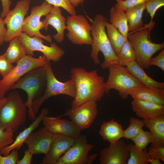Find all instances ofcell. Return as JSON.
<instances>
[{
  "label": "cell",
  "mask_w": 164,
  "mask_h": 164,
  "mask_svg": "<svg viewBox=\"0 0 164 164\" xmlns=\"http://www.w3.org/2000/svg\"><path fill=\"white\" fill-rule=\"evenodd\" d=\"M71 78L75 81L76 94L71 103L72 108L79 106L87 101L101 99L105 93L104 78L97 73L96 69L90 72L83 68H72Z\"/></svg>",
  "instance_id": "1"
},
{
  "label": "cell",
  "mask_w": 164,
  "mask_h": 164,
  "mask_svg": "<svg viewBox=\"0 0 164 164\" xmlns=\"http://www.w3.org/2000/svg\"><path fill=\"white\" fill-rule=\"evenodd\" d=\"M107 19L101 14H97L91 21V35L93 42L90 56L96 64L100 63L98 53L101 51L104 60L101 64L102 68H108L111 65L118 64L123 66L114 52L105 30V22Z\"/></svg>",
  "instance_id": "2"
},
{
  "label": "cell",
  "mask_w": 164,
  "mask_h": 164,
  "mask_svg": "<svg viewBox=\"0 0 164 164\" xmlns=\"http://www.w3.org/2000/svg\"><path fill=\"white\" fill-rule=\"evenodd\" d=\"M155 24L151 20L148 24H144L140 29L128 34L127 39L135 50V60L143 68L148 69L149 62L153 55L163 49L164 43L157 44L152 43L150 39L152 30Z\"/></svg>",
  "instance_id": "3"
},
{
  "label": "cell",
  "mask_w": 164,
  "mask_h": 164,
  "mask_svg": "<svg viewBox=\"0 0 164 164\" xmlns=\"http://www.w3.org/2000/svg\"><path fill=\"white\" fill-rule=\"evenodd\" d=\"M47 84L45 66L35 68L31 70L23 77H21L11 87L10 89H20L25 91L27 100L25 105L28 108L29 119L34 120L36 118L32 109V103L36 98L41 96L46 89Z\"/></svg>",
  "instance_id": "4"
},
{
  "label": "cell",
  "mask_w": 164,
  "mask_h": 164,
  "mask_svg": "<svg viewBox=\"0 0 164 164\" xmlns=\"http://www.w3.org/2000/svg\"><path fill=\"white\" fill-rule=\"evenodd\" d=\"M6 97L7 100L0 111V121L2 126L14 132L24 125L26 117V107L16 91L9 93Z\"/></svg>",
  "instance_id": "5"
},
{
  "label": "cell",
  "mask_w": 164,
  "mask_h": 164,
  "mask_svg": "<svg viewBox=\"0 0 164 164\" xmlns=\"http://www.w3.org/2000/svg\"><path fill=\"white\" fill-rule=\"evenodd\" d=\"M45 66L47 77L46 87L43 94L35 99L32 102V109L35 115L43 102L51 97L65 94L74 98L76 96V85L73 79L71 78L64 82L60 81L54 74L50 61H47Z\"/></svg>",
  "instance_id": "6"
},
{
  "label": "cell",
  "mask_w": 164,
  "mask_h": 164,
  "mask_svg": "<svg viewBox=\"0 0 164 164\" xmlns=\"http://www.w3.org/2000/svg\"><path fill=\"white\" fill-rule=\"evenodd\" d=\"M108 68V79L104 84L106 94L108 93L110 90L114 89L118 91L121 98L125 100L129 95L128 91L130 89L144 85L123 66L114 64Z\"/></svg>",
  "instance_id": "7"
},
{
  "label": "cell",
  "mask_w": 164,
  "mask_h": 164,
  "mask_svg": "<svg viewBox=\"0 0 164 164\" xmlns=\"http://www.w3.org/2000/svg\"><path fill=\"white\" fill-rule=\"evenodd\" d=\"M93 147L88 142L86 136L80 135L56 164H91L98 155L97 153L88 155Z\"/></svg>",
  "instance_id": "8"
},
{
  "label": "cell",
  "mask_w": 164,
  "mask_h": 164,
  "mask_svg": "<svg viewBox=\"0 0 164 164\" xmlns=\"http://www.w3.org/2000/svg\"><path fill=\"white\" fill-rule=\"evenodd\" d=\"M24 46L26 55L34 56V52H41L47 59V61L58 62L63 56L65 51L55 43H51L48 46L43 44V39L36 36L31 37L22 32L18 36Z\"/></svg>",
  "instance_id": "9"
},
{
  "label": "cell",
  "mask_w": 164,
  "mask_h": 164,
  "mask_svg": "<svg viewBox=\"0 0 164 164\" xmlns=\"http://www.w3.org/2000/svg\"><path fill=\"white\" fill-rule=\"evenodd\" d=\"M66 36L73 43L82 45H91L93 42L91 36V25L86 18L80 15H70L66 21Z\"/></svg>",
  "instance_id": "10"
},
{
  "label": "cell",
  "mask_w": 164,
  "mask_h": 164,
  "mask_svg": "<svg viewBox=\"0 0 164 164\" xmlns=\"http://www.w3.org/2000/svg\"><path fill=\"white\" fill-rule=\"evenodd\" d=\"M47 62L43 55L35 58L26 55L16 63V66L7 76L0 80L1 87L5 92L8 91L11 86L23 75L33 69L45 66Z\"/></svg>",
  "instance_id": "11"
},
{
  "label": "cell",
  "mask_w": 164,
  "mask_h": 164,
  "mask_svg": "<svg viewBox=\"0 0 164 164\" xmlns=\"http://www.w3.org/2000/svg\"><path fill=\"white\" fill-rule=\"evenodd\" d=\"M53 6L45 1L41 5L33 6L30 15L25 19L22 28V32L31 37L36 36L41 38L47 42H52L51 36L50 35H44L40 32L42 29L43 22L41 17L46 16L51 11Z\"/></svg>",
  "instance_id": "12"
},
{
  "label": "cell",
  "mask_w": 164,
  "mask_h": 164,
  "mask_svg": "<svg viewBox=\"0 0 164 164\" xmlns=\"http://www.w3.org/2000/svg\"><path fill=\"white\" fill-rule=\"evenodd\" d=\"M30 0H20L13 9L10 10L4 19L7 26L5 42H9L22 32V28L25 16L29 9Z\"/></svg>",
  "instance_id": "13"
},
{
  "label": "cell",
  "mask_w": 164,
  "mask_h": 164,
  "mask_svg": "<svg viewBox=\"0 0 164 164\" xmlns=\"http://www.w3.org/2000/svg\"><path fill=\"white\" fill-rule=\"evenodd\" d=\"M97 112V102L91 100L67 110L64 115L68 116L82 130L90 127L96 117Z\"/></svg>",
  "instance_id": "14"
},
{
  "label": "cell",
  "mask_w": 164,
  "mask_h": 164,
  "mask_svg": "<svg viewBox=\"0 0 164 164\" xmlns=\"http://www.w3.org/2000/svg\"><path fill=\"white\" fill-rule=\"evenodd\" d=\"M100 155L101 164H126L130 156L128 145L119 140L101 150Z\"/></svg>",
  "instance_id": "15"
},
{
  "label": "cell",
  "mask_w": 164,
  "mask_h": 164,
  "mask_svg": "<svg viewBox=\"0 0 164 164\" xmlns=\"http://www.w3.org/2000/svg\"><path fill=\"white\" fill-rule=\"evenodd\" d=\"M64 114L54 117L46 116L42 121L44 126L53 134H60L75 139L81 130L72 121L61 118Z\"/></svg>",
  "instance_id": "16"
},
{
  "label": "cell",
  "mask_w": 164,
  "mask_h": 164,
  "mask_svg": "<svg viewBox=\"0 0 164 164\" xmlns=\"http://www.w3.org/2000/svg\"><path fill=\"white\" fill-rule=\"evenodd\" d=\"M54 135L44 126L32 132L26 138L24 143L32 154L45 155L49 150Z\"/></svg>",
  "instance_id": "17"
},
{
  "label": "cell",
  "mask_w": 164,
  "mask_h": 164,
  "mask_svg": "<svg viewBox=\"0 0 164 164\" xmlns=\"http://www.w3.org/2000/svg\"><path fill=\"white\" fill-rule=\"evenodd\" d=\"M75 139L60 134H55L42 164H56L61 157L73 144Z\"/></svg>",
  "instance_id": "18"
},
{
  "label": "cell",
  "mask_w": 164,
  "mask_h": 164,
  "mask_svg": "<svg viewBox=\"0 0 164 164\" xmlns=\"http://www.w3.org/2000/svg\"><path fill=\"white\" fill-rule=\"evenodd\" d=\"M43 21L42 29L47 31L49 25L55 28L57 33L52 36L58 43L62 42L64 39V31L67 29V19L62 15L60 7L53 6L50 12Z\"/></svg>",
  "instance_id": "19"
},
{
  "label": "cell",
  "mask_w": 164,
  "mask_h": 164,
  "mask_svg": "<svg viewBox=\"0 0 164 164\" xmlns=\"http://www.w3.org/2000/svg\"><path fill=\"white\" fill-rule=\"evenodd\" d=\"M128 94L133 99L164 105V89L144 85L130 89Z\"/></svg>",
  "instance_id": "20"
},
{
  "label": "cell",
  "mask_w": 164,
  "mask_h": 164,
  "mask_svg": "<svg viewBox=\"0 0 164 164\" xmlns=\"http://www.w3.org/2000/svg\"><path fill=\"white\" fill-rule=\"evenodd\" d=\"M49 110L47 108L42 109L40 114L27 128L21 132L16 137L15 139L11 145L5 147L0 150V153L5 156L8 155L13 149L19 150L24 143L26 138L29 134L39 125L46 116H47Z\"/></svg>",
  "instance_id": "21"
},
{
  "label": "cell",
  "mask_w": 164,
  "mask_h": 164,
  "mask_svg": "<svg viewBox=\"0 0 164 164\" xmlns=\"http://www.w3.org/2000/svg\"><path fill=\"white\" fill-rule=\"evenodd\" d=\"M131 104L133 111L140 118L164 114V105L135 99Z\"/></svg>",
  "instance_id": "22"
},
{
  "label": "cell",
  "mask_w": 164,
  "mask_h": 164,
  "mask_svg": "<svg viewBox=\"0 0 164 164\" xmlns=\"http://www.w3.org/2000/svg\"><path fill=\"white\" fill-rule=\"evenodd\" d=\"M143 121L152 135V143L164 146V114L144 118Z\"/></svg>",
  "instance_id": "23"
},
{
  "label": "cell",
  "mask_w": 164,
  "mask_h": 164,
  "mask_svg": "<svg viewBox=\"0 0 164 164\" xmlns=\"http://www.w3.org/2000/svg\"><path fill=\"white\" fill-rule=\"evenodd\" d=\"M99 132L104 140L113 143L123 137L124 130L121 125L112 119L103 122Z\"/></svg>",
  "instance_id": "24"
},
{
  "label": "cell",
  "mask_w": 164,
  "mask_h": 164,
  "mask_svg": "<svg viewBox=\"0 0 164 164\" xmlns=\"http://www.w3.org/2000/svg\"><path fill=\"white\" fill-rule=\"evenodd\" d=\"M126 67L135 77L144 86L164 89V82H158L149 77L136 60L132 62Z\"/></svg>",
  "instance_id": "25"
},
{
  "label": "cell",
  "mask_w": 164,
  "mask_h": 164,
  "mask_svg": "<svg viewBox=\"0 0 164 164\" xmlns=\"http://www.w3.org/2000/svg\"><path fill=\"white\" fill-rule=\"evenodd\" d=\"M146 9V4L145 3L129 8L125 11L129 31L135 32L143 27L142 16L144 11Z\"/></svg>",
  "instance_id": "26"
},
{
  "label": "cell",
  "mask_w": 164,
  "mask_h": 164,
  "mask_svg": "<svg viewBox=\"0 0 164 164\" xmlns=\"http://www.w3.org/2000/svg\"><path fill=\"white\" fill-rule=\"evenodd\" d=\"M110 15L111 23L115 26L124 38L127 39L129 29L125 12L118 9L114 6L110 9Z\"/></svg>",
  "instance_id": "27"
},
{
  "label": "cell",
  "mask_w": 164,
  "mask_h": 164,
  "mask_svg": "<svg viewBox=\"0 0 164 164\" xmlns=\"http://www.w3.org/2000/svg\"><path fill=\"white\" fill-rule=\"evenodd\" d=\"M9 62L12 63H17L26 54L25 48L18 36L9 41V44L5 53Z\"/></svg>",
  "instance_id": "28"
},
{
  "label": "cell",
  "mask_w": 164,
  "mask_h": 164,
  "mask_svg": "<svg viewBox=\"0 0 164 164\" xmlns=\"http://www.w3.org/2000/svg\"><path fill=\"white\" fill-rule=\"evenodd\" d=\"M107 35L113 50L116 54L118 53L127 39H125L117 28L112 24L105 21Z\"/></svg>",
  "instance_id": "29"
},
{
  "label": "cell",
  "mask_w": 164,
  "mask_h": 164,
  "mask_svg": "<svg viewBox=\"0 0 164 164\" xmlns=\"http://www.w3.org/2000/svg\"><path fill=\"white\" fill-rule=\"evenodd\" d=\"M130 156L128 159L127 164H148V160L150 156L148 149L145 148L142 150L137 149L132 143L128 145Z\"/></svg>",
  "instance_id": "30"
},
{
  "label": "cell",
  "mask_w": 164,
  "mask_h": 164,
  "mask_svg": "<svg viewBox=\"0 0 164 164\" xmlns=\"http://www.w3.org/2000/svg\"><path fill=\"white\" fill-rule=\"evenodd\" d=\"M124 66H127L135 60V53L132 44L127 39L122 46L119 52L116 54Z\"/></svg>",
  "instance_id": "31"
},
{
  "label": "cell",
  "mask_w": 164,
  "mask_h": 164,
  "mask_svg": "<svg viewBox=\"0 0 164 164\" xmlns=\"http://www.w3.org/2000/svg\"><path fill=\"white\" fill-rule=\"evenodd\" d=\"M129 126L124 130L123 137L131 139L142 130L145 124L143 120L131 117L130 119Z\"/></svg>",
  "instance_id": "32"
},
{
  "label": "cell",
  "mask_w": 164,
  "mask_h": 164,
  "mask_svg": "<svg viewBox=\"0 0 164 164\" xmlns=\"http://www.w3.org/2000/svg\"><path fill=\"white\" fill-rule=\"evenodd\" d=\"M132 140L134 143L136 148L142 150L146 148L148 144L152 143V136L150 132L143 130Z\"/></svg>",
  "instance_id": "33"
},
{
  "label": "cell",
  "mask_w": 164,
  "mask_h": 164,
  "mask_svg": "<svg viewBox=\"0 0 164 164\" xmlns=\"http://www.w3.org/2000/svg\"><path fill=\"white\" fill-rule=\"evenodd\" d=\"M14 132L11 129H6L3 126H0V150L13 142Z\"/></svg>",
  "instance_id": "34"
},
{
  "label": "cell",
  "mask_w": 164,
  "mask_h": 164,
  "mask_svg": "<svg viewBox=\"0 0 164 164\" xmlns=\"http://www.w3.org/2000/svg\"><path fill=\"white\" fill-rule=\"evenodd\" d=\"M53 6L62 7L70 15L76 14L75 7L71 4L69 0H45Z\"/></svg>",
  "instance_id": "35"
},
{
  "label": "cell",
  "mask_w": 164,
  "mask_h": 164,
  "mask_svg": "<svg viewBox=\"0 0 164 164\" xmlns=\"http://www.w3.org/2000/svg\"><path fill=\"white\" fill-rule=\"evenodd\" d=\"M145 4L147 12L150 14L152 21L156 11L164 5V0H148Z\"/></svg>",
  "instance_id": "36"
},
{
  "label": "cell",
  "mask_w": 164,
  "mask_h": 164,
  "mask_svg": "<svg viewBox=\"0 0 164 164\" xmlns=\"http://www.w3.org/2000/svg\"><path fill=\"white\" fill-rule=\"evenodd\" d=\"M14 67L8 60L5 53L0 55V74L2 78L7 76Z\"/></svg>",
  "instance_id": "37"
},
{
  "label": "cell",
  "mask_w": 164,
  "mask_h": 164,
  "mask_svg": "<svg viewBox=\"0 0 164 164\" xmlns=\"http://www.w3.org/2000/svg\"><path fill=\"white\" fill-rule=\"evenodd\" d=\"M148 0H124L117 2L114 7L125 12L127 9L145 3Z\"/></svg>",
  "instance_id": "38"
},
{
  "label": "cell",
  "mask_w": 164,
  "mask_h": 164,
  "mask_svg": "<svg viewBox=\"0 0 164 164\" xmlns=\"http://www.w3.org/2000/svg\"><path fill=\"white\" fill-rule=\"evenodd\" d=\"M148 150L151 158L159 159L164 162V146L152 143Z\"/></svg>",
  "instance_id": "39"
},
{
  "label": "cell",
  "mask_w": 164,
  "mask_h": 164,
  "mask_svg": "<svg viewBox=\"0 0 164 164\" xmlns=\"http://www.w3.org/2000/svg\"><path fill=\"white\" fill-rule=\"evenodd\" d=\"M18 159V152L15 149L7 155L2 156L0 153V164H16Z\"/></svg>",
  "instance_id": "40"
},
{
  "label": "cell",
  "mask_w": 164,
  "mask_h": 164,
  "mask_svg": "<svg viewBox=\"0 0 164 164\" xmlns=\"http://www.w3.org/2000/svg\"><path fill=\"white\" fill-rule=\"evenodd\" d=\"M150 66L155 65L164 71V50H162L155 57L151 58L149 62Z\"/></svg>",
  "instance_id": "41"
},
{
  "label": "cell",
  "mask_w": 164,
  "mask_h": 164,
  "mask_svg": "<svg viewBox=\"0 0 164 164\" xmlns=\"http://www.w3.org/2000/svg\"><path fill=\"white\" fill-rule=\"evenodd\" d=\"M2 6V10L0 17L4 19L10 10V7L12 3L10 0H0Z\"/></svg>",
  "instance_id": "42"
},
{
  "label": "cell",
  "mask_w": 164,
  "mask_h": 164,
  "mask_svg": "<svg viewBox=\"0 0 164 164\" xmlns=\"http://www.w3.org/2000/svg\"><path fill=\"white\" fill-rule=\"evenodd\" d=\"M32 155L28 149L24 152V155L22 158L17 161V164H30L31 162Z\"/></svg>",
  "instance_id": "43"
},
{
  "label": "cell",
  "mask_w": 164,
  "mask_h": 164,
  "mask_svg": "<svg viewBox=\"0 0 164 164\" xmlns=\"http://www.w3.org/2000/svg\"><path fill=\"white\" fill-rule=\"evenodd\" d=\"M5 25L4 19L0 16V46L5 42V38L7 30Z\"/></svg>",
  "instance_id": "44"
},
{
  "label": "cell",
  "mask_w": 164,
  "mask_h": 164,
  "mask_svg": "<svg viewBox=\"0 0 164 164\" xmlns=\"http://www.w3.org/2000/svg\"><path fill=\"white\" fill-rule=\"evenodd\" d=\"M148 161L151 164H162L163 163L160 161V160L158 159L149 158L148 160Z\"/></svg>",
  "instance_id": "45"
},
{
  "label": "cell",
  "mask_w": 164,
  "mask_h": 164,
  "mask_svg": "<svg viewBox=\"0 0 164 164\" xmlns=\"http://www.w3.org/2000/svg\"><path fill=\"white\" fill-rule=\"evenodd\" d=\"M82 0H69V2L74 7L78 6L79 5L82 4Z\"/></svg>",
  "instance_id": "46"
},
{
  "label": "cell",
  "mask_w": 164,
  "mask_h": 164,
  "mask_svg": "<svg viewBox=\"0 0 164 164\" xmlns=\"http://www.w3.org/2000/svg\"><path fill=\"white\" fill-rule=\"evenodd\" d=\"M5 92L2 89L0 85V101L2 100L5 97Z\"/></svg>",
  "instance_id": "47"
},
{
  "label": "cell",
  "mask_w": 164,
  "mask_h": 164,
  "mask_svg": "<svg viewBox=\"0 0 164 164\" xmlns=\"http://www.w3.org/2000/svg\"><path fill=\"white\" fill-rule=\"evenodd\" d=\"M7 100V97H5L2 100L0 101V111L1 108L3 105V104L5 103ZM1 125L0 121V126H1Z\"/></svg>",
  "instance_id": "48"
},
{
  "label": "cell",
  "mask_w": 164,
  "mask_h": 164,
  "mask_svg": "<svg viewBox=\"0 0 164 164\" xmlns=\"http://www.w3.org/2000/svg\"><path fill=\"white\" fill-rule=\"evenodd\" d=\"M84 0H82V3H83V2H84ZM117 1V2H120V1H123V0H116Z\"/></svg>",
  "instance_id": "49"
}]
</instances>
